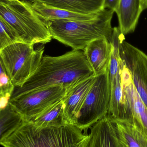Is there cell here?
I'll list each match as a JSON object with an SVG mask.
<instances>
[{"label": "cell", "mask_w": 147, "mask_h": 147, "mask_svg": "<svg viewBox=\"0 0 147 147\" xmlns=\"http://www.w3.org/2000/svg\"><path fill=\"white\" fill-rule=\"evenodd\" d=\"M34 45L16 42L0 51V57L15 87L21 86L39 65L45 47L34 49Z\"/></svg>", "instance_id": "5"}, {"label": "cell", "mask_w": 147, "mask_h": 147, "mask_svg": "<svg viewBox=\"0 0 147 147\" xmlns=\"http://www.w3.org/2000/svg\"><path fill=\"white\" fill-rule=\"evenodd\" d=\"M20 1L28 4H31L35 1L36 0H20Z\"/></svg>", "instance_id": "24"}, {"label": "cell", "mask_w": 147, "mask_h": 147, "mask_svg": "<svg viewBox=\"0 0 147 147\" xmlns=\"http://www.w3.org/2000/svg\"><path fill=\"white\" fill-rule=\"evenodd\" d=\"M104 0H36L47 6L84 15L97 13L103 10Z\"/></svg>", "instance_id": "13"}, {"label": "cell", "mask_w": 147, "mask_h": 147, "mask_svg": "<svg viewBox=\"0 0 147 147\" xmlns=\"http://www.w3.org/2000/svg\"><path fill=\"white\" fill-rule=\"evenodd\" d=\"M16 42L22 41L13 29L0 15V51Z\"/></svg>", "instance_id": "19"}, {"label": "cell", "mask_w": 147, "mask_h": 147, "mask_svg": "<svg viewBox=\"0 0 147 147\" xmlns=\"http://www.w3.org/2000/svg\"><path fill=\"white\" fill-rule=\"evenodd\" d=\"M29 4L35 13L43 21L53 20L75 21L90 20L96 17L100 12L92 14H81L65 9L47 6L37 1H35Z\"/></svg>", "instance_id": "14"}, {"label": "cell", "mask_w": 147, "mask_h": 147, "mask_svg": "<svg viewBox=\"0 0 147 147\" xmlns=\"http://www.w3.org/2000/svg\"><path fill=\"white\" fill-rule=\"evenodd\" d=\"M120 53L136 92L147 109V55L124 40L120 45Z\"/></svg>", "instance_id": "8"}, {"label": "cell", "mask_w": 147, "mask_h": 147, "mask_svg": "<svg viewBox=\"0 0 147 147\" xmlns=\"http://www.w3.org/2000/svg\"><path fill=\"white\" fill-rule=\"evenodd\" d=\"M0 15L23 43L45 45L52 38L45 22L29 4L20 0H1Z\"/></svg>", "instance_id": "4"}, {"label": "cell", "mask_w": 147, "mask_h": 147, "mask_svg": "<svg viewBox=\"0 0 147 147\" xmlns=\"http://www.w3.org/2000/svg\"><path fill=\"white\" fill-rule=\"evenodd\" d=\"M95 78L92 74L80 81L69 89L63 98L65 112L70 124L76 125L80 111Z\"/></svg>", "instance_id": "10"}, {"label": "cell", "mask_w": 147, "mask_h": 147, "mask_svg": "<svg viewBox=\"0 0 147 147\" xmlns=\"http://www.w3.org/2000/svg\"><path fill=\"white\" fill-rule=\"evenodd\" d=\"M115 121L118 136L124 147H147V136L135 123Z\"/></svg>", "instance_id": "15"}, {"label": "cell", "mask_w": 147, "mask_h": 147, "mask_svg": "<svg viewBox=\"0 0 147 147\" xmlns=\"http://www.w3.org/2000/svg\"><path fill=\"white\" fill-rule=\"evenodd\" d=\"M114 12L104 9L93 19L83 20L43 21L52 38L71 47L83 51L89 43L102 38L110 41L113 28L111 20Z\"/></svg>", "instance_id": "3"}, {"label": "cell", "mask_w": 147, "mask_h": 147, "mask_svg": "<svg viewBox=\"0 0 147 147\" xmlns=\"http://www.w3.org/2000/svg\"><path fill=\"white\" fill-rule=\"evenodd\" d=\"M143 11L141 0H121L116 14L118 27L124 36L134 32Z\"/></svg>", "instance_id": "12"}, {"label": "cell", "mask_w": 147, "mask_h": 147, "mask_svg": "<svg viewBox=\"0 0 147 147\" xmlns=\"http://www.w3.org/2000/svg\"><path fill=\"white\" fill-rule=\"evenodd\" d=\"M12 94L8 93L0 97V110L4 109L9 104Z\"/></svg>", "instance_id": "22"}, {"label": "cell", "mask_w": 147, "mask_h": 147, "mask_svg": "<svg viewBox=\"0 0 147 147\" xmlns=\"http://www.w3.org/2000/svg\"><path fill=\"white\" fill-rule=\"evenodd\" d=\"M89 135L77 126L39 127L31 121L21 125L1 144L3 147H87Z\"/></svg>", "instance_id": "2"}, {"label": "cell", "mask_w": 147, "mask_h": 147, "mask_svg": "<svg viewBox=\"0 0 147 147\" xmlns=\"http://www.w3.org/2000/svg\"><path fill=\"white\" fill-rule=\"evenodd\" d=\"M92 74L83 51L72 50L58 57L43 56L32 76L21 86L15 87L10 99L52 86L62 84L72 87Z\"/></svg>", "instance_id": "1"}, {"label": "cell", "mask_w": 147, "mask_h": 147, "mask_svg": "<svg viewBox=\"0 0 147 147\" xmlns=\"http://www.w3.org/2000/svg\"><path fill=\"white\" fill-rule=\"evenodd\" d=\"M71 87L59 84L42 88L10 99L9 104L24 121H31L62 100Z\"/></svg>", "instance_id": "7"}, {"label": "cell", "mask_w": 147, "mask_h": 147, "mask_svg": "<svg viewBox=\"0 0 147 147\" xmlns=\"http://www.w3.org/2000/svg\"><path fill=\"white\" fill-rule=\"evenodd\" d=\"M90 129L87 147H124L118 136L115 121L109 114Z\"/></svg>", "instance_id": "9"}, {"label": "cell", "mask_w": 147, "mask_h": 147, "mask_svg": "<svg viewBox=\"0 0 147 147\" xmlns=\"http://www.w3.org/2000/svg\"><path fill=\"white\" fill-rule=\"evenodd\" d=\"M110 97L109 69L105 73L95 76L80 111L75 126L85 131L108 115Z\"/></svg>", "instance_id": "6"}, {"label": "cell", "mask_w": 147, "mask_h": 147, "mask_svg": "<svg viewBox=\"0 0 147 147\" xmlns=\"http://www.w3.org/2000/svg\"><path fill=\"white\" fill-rule=\"evenodd\" d=\"M14 88L0 57V97L12 94Z\"/></svg>", "instance_id": "20"}, {"label": "cell", "mask_w": 147, "mask_h": 147, "mask_svg": "<svg viewBox=\"0 0 147 147\" xmlns=\"http://www.w3.org/2000/svg\"><path fill=\"white\" fill-rule=\"evenodd\" d=\"M121 1V0H104V9H109L116 13L119 9Z\"/></svg>", "instance_id": "21"}, {"label": "cell", "mask_w": 147, "mask_h": 147, "mask_svg": "<svg viewBox=\"0 0 147 147\" xmlns=\"http://www.w3.org/2000/svg\"><path fill=\"white\" fill-rule=\"evenodd\" d=\"M0 1H1V0H0Z\"/></svg>", "instance_id": "25"}, {"label": "cell", "mask_w": 147, "mask_h": 147, "mask_svg": "<svg viewBox=\"0 0 147 147\" xmlns=\"http://www.w3.org/2000/svg\"><path fill=\"white\" fill-rule=\"evenodd\" d=\"M111 51V43L105 38L92 41L83 50L95 76L109 69Z\"/></svg>", "instance_id": "11"}, {"label": "cell", "mask_w": 147, "mask_h": 147, "mask_svg": "<svg viewBox=\"0 0 147 147\" xmlns=\"http://www.w3.org/2000/svg\"><path fill=\"white\" fill-rule=\"evenodd\" d=\"M142 6L143 11L147 9V0H141Z\"/></svg>", "instance_id": "23"}, {"label": "cell", "mask_w": 147, "mask_h": 147, "mask_svg": "<svg viewBox=\"0 0 147 147\" xmlns=\"http://www.w3.org/2000/svg\"><path fill=\"white\" fill-rule=\"evenodd\" d=\"M24 122L20 115L9 104L0 110V145L7 140Z\"/></svg>", "instance_id": "17"}, {"label": "cell", "mask_w": 147, "mask_h": 147, "mask_svg": "<svg viewBox=\"0 0 147 147\" xmlns=\"http://www.w3.org/2000/svg\"><path fill=\"white\" fill-rule=\"evenodd\" d=\"M132 100L134 123L147 137V109L141 100L134 85L132 88Z\"/></svg>", "instance_id": "18"}, {"label": "cell", "mask_w": 147, "mask_h": 147, "mask_svg": "<svg viewBox=\"0 0 147 147\" xmlns=\"http://www.w3.org/2000/svg\"><path fill=\"white\" fill-rule=\"evenodd\" d=\"M31 122L39 127H61L70 124L65 115L63 99L47 109Z\"/></svg>", "instance_id": "16"}]
</instances>
